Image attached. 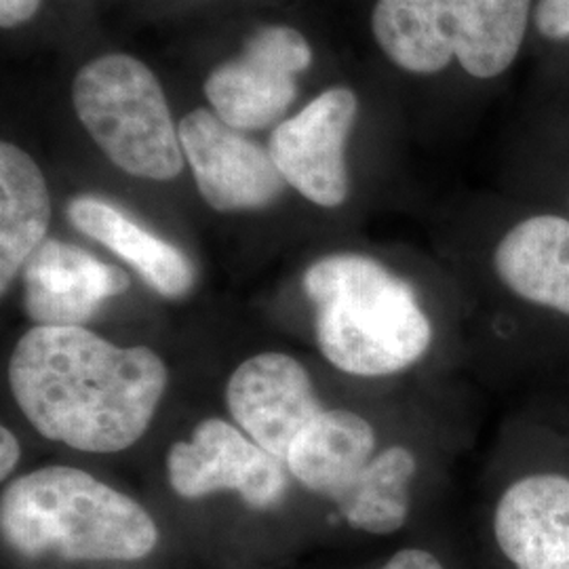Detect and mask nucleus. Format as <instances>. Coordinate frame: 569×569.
Returning a JSON list of instances; mask_svg holds the SVG:
<instances>
[{
  "mask_svg": "<svg viewBox=\"0 0 569 569\" xmlns=\"http://www.w3.org/2000/svg\"><path fill=\"white\" fill-rule=\"evenodd\" d=\"M382 569H443V566L427 550L406 549L392 555Z\"/></svg>",
  "mask_w": 569,
  "mask_h": 569,
  "instance_id": "aec40b11",
  "label": "nucleus"
},
{
  "mask_svg": "<svg viewBox=\"0 0 569 569\" xmlns=\"http://www.w3.org/2000/svg\"><path fill=\"white\" fill-rule=\"evenodd\" d=\"M538 32L550 41L569 39V0H538L533 9Z\"/></svg>",
  "mask_w": 569,
  "mask_h": 569,
  "instance_id": "a211bd4d",
  "label": "nucleus"
},
{
  "mask_svg": "<svg viewBox=\"0 0 569 569\" xmlns=\"http://www.w3.org/2000/svg\"><path fill=\"white\" fill-rule=\"evenodd\" d=\"M21 448L18 437L7 427L0 428V477L7 479L20 462Z\"/></svg>",
  "mask_w": 569,
  "mask_h": 569,
  "instance_id": "412c9836",
  "label": "nucleus"
},
{
  "mask_svg": "<svg viewBox=\"0 0 569 569\" xmlns=\"http://www.w3.org/2000/svg\"><path fill=\"white\" fill-rule=\"evenodd\" d=\"M226 403L244 435L281 462L326 411L306 367L284 352H260L237 367L226 385Z\"/></svg>",
  "mask_w": 569,
  "mask_h": 569,
  "instance_id": "9d476101",
  "label": "nucleus"
},
{
  "mask_svg": "<svg viewBox=\"0 0 569 569\" xmlns=\"http://www.w3.org/2000/svg\"><path fill=\"white\" fill-rule=\"evenodd\" d=\"M51 197L39 164L16 143H0V289L7 293L44 243Z\"/></svg>",
  "mask_w": 569,
  "mask_h": 569,
  "instance_id": "dca6fc26",
  "label": "nucleus"
},
{
  "mask_svg": "<svg viewBox=\"0 0 569 569\" xmlns=\"http://www.w3.org/2000/svg\"><path fill=\"white\" fill-rule=\"evenodd\" d=\"M68 218L82 234L131 266L159 296L180 300L190 293L194 268L182 249L146 230L117 204L98 197H77L68 204Z\"/></svg>",
  "mask_w": 569,
  "mask_h": 569,
  "instance_id": "2eb2a0df",
  "label": "nucleus"
},
{
  "mask_svg": "<svg viewBox=\"0 0 569 569\" xmlns=\"http://www.w3.org/2000/svg\"><path fill=\"white\" fill-rule=\"evenodd\" d=\"M317 342L327 361L359 378L416 366L432 345V326L413 287L359 253L321 258L305 274Z\"/></svg>",
  "mask_w": 569,
  "mask_h": 569,
  "instance_id": "f03ea898",
  "label": "nucleus"
},
{
  "mask_svg": "<svg viewBox=\"0 0 569 569\" xmlns=\"http://www.w3.org/2000/svg\"><path fill=\"white\" fill-rule=\"evenodd\" d=\"M418 472L413 451L392 446L367 465L363 475L338 505L348 526L367 533L387 536L406 526L411 493L409 486Z\"/></svg>",
  "mask_w": 569,
  "mask_h": 569,
  "instance_id": "f3484780",
  "label": "nucleus"
},
{
  "mask_svg": "<svg viewBox=\"0 0 569 569\" xmlns=\"http://www.w3.org/2000/svg\"><path fill=\"white\" fill-rule=\"evenodd\" d=\"M72 102L91 140L124 173L152 182L182 173L180 131L161 82L142 61L124 53L89 61L72 82Z\"/></svg>",
  "mask_w": 569,
  "mask_h": 569,
  "instance_id": "39448f33",
  "label": "nucleus"
},
{
  "mask_svg": "<svg viewBox=\"0 0 569 569\" xmlns=\"http://www.w3.org/2000/svg\"><path fill=\"white\" fill-rule=\"evenodd\" d=\"M4 542L23 557L138 561L159 529L150 512L81 468L44 467L11 481L0 498Z\"/></svg>",
  "mask_w": 569,
  "mask_h": 569,
  "instance_id": "7ed1b4c3",
  "label": "nucleus"
},
{
  "mask_svg": "<svg viewBox=\"0 0 569 569\" xmlns=\"http://www.w3.org/2000/svg\"><path fill=\"white\" fill-rule=\"evenodd\" d=\"M167 477L186 500L234 491L251 509L277 507L287 491L284 462L220 418H207L167 453Z\"/></svg>",
  "mask_w": 569,
  "mask_h": 569,
  "instance_id": "0eeeda50",
  "label": "nucleus"
},
{
  "mask_svg": "<svg viewBox=\"0 0 569 569\" xmlns=\"http://www.w3.org/2000/svg\"><path fill=\"white\" fill-rule=\"evenodd\" d=\"M500 281L529 305L569 317V220L533 216L512 226L496 247Z\"/></svg>",
  "mask_w": 569,
  "mask_h": 569,
  "instance_id": "4468645a",
  "label": "nucleus"
},
{
  "mask_svg": "<svg viewBox=\"0 0 569 569\" xmlns=\"http://www.w3.org/2000/svg\"><path fill=\"white\" fill-rule=\"evenodd\" d=\"M493 533L515 569H569V477L515 481L496 507Z\"/></svg>",
  "mask_w": 569,
  "mask_h": 569,
  "instance_id": "f8f14e48",
  "label": "nucleus"
},
{
  "mask_svg": "<svg viewBox=\"0 0 569 569\" xmlns=\"http://www.w3.org/2000/svg\"><path fill=\"white\" fill-rule=\"evenodd\" d=\"M183 157L194 182L216 211H253L274 203L287 188L270 150L230 127L211 110H192L180 124Z\"/></svg>",
  "mask_w": 569,
  "mask_h": 569,
  "instance_id": "1a4fd4ad",
  "label": "nucleus"
},
{
  "mask_svg": "<svg viewBox=\"0 0 569 569\" xmlns=\"http://www.w3.org/2000/svg\"><path fill=\"white\" fill-rule=\"evenodd\" d=\"M373 451L376 432L366 418L348 409H326L296 439L284 467L308 491L338 507L373 460Z\"/></svg>",
  "mask_w": 569,
  "mask_h": 569,
  "instance_id": "ddd939ff",
  "label": "nucleus"
},
{
  "mask_svg": "<svg viewBox=\"0 0 569 569\" xmlns=\"http://www.w3.org/2000/svg\"><path fill=\"white\" fill-rule=\"evenodd\" d=\"M531 0H378L371 28L388 60L411 74L458 63L475 79H496L526 41Z\"/></svg>",
  "mask_w": 569,
  "mask_h": 569,
  "instance_id": "20e7f679",
  "label": "nucleus"
},
{
  "mask_svg": "<svg viewBox=\"0 0 569 569\" xmlns=\"http://www.w3.org/2000/svg\"><path fill=\"white\" fill-rule=\"evenodd\" d=\"M42 0H0V26L9 30L32 20Z\"/></svg>",
  "mask_w": 569,
  "mask_h": 569,
  "instance_id": "6ab92c4d",
  "label": "nucleus"
},
{
  "mask_svg": "<svg viewBox=\"0 0 569 569\" xmlns=\"http://www.w3.org/2000/svg\"><path fill=\"white\" fill-rule=\"evenodd\" d=\"M359 112V100L348 87H331L281 122L270 138V157L287 186L319 207H340L350 180L346 142Z\"/></svg>",
  "mask_w": 569,
  "mask_h": 569,
  "instance_id": "6e6552de",
  "label": "nucleus"
},
{
  "mask_svg": "<svg viewBox=\"0 0 569 569\" xmlns=\"http://www.w3.org/2000/svg\"><path fill=\"white\" fill-rule=\"evenodd\" d=\"M167 382L161 355L121 348L84 327H32L9 359V387L26 420L44 439L87 453L136 446Z\"/></svg>",
  "mask_w": 569,
  "mask_h": 569,
  "instance_id": "f257e3e1",
  "label": "nucleus"
},
{
  "mask_svg": "<svg viewBox=\"0 0 569 569\" xmlns=\"http://www.w3.org/2000/svg\"><path fill=\"white\" fill-rule=\"evenodd\" d=\"M312 63L305 37L287 26L258 30L243 53L218 66L204 82L213 112L239 131L268 127L296 100V77Z\"/></svg>",
  "mask_w": 569,
  "mask_h": 569,
  "instance_id": "423d86ee",
  "label": "nucleus"
},
{
  "mask_svg": "<svg viewBox=\"0 0 569 569\" xmlns=\"http://www.w3.org/2000/svg\"><path fill=\"white\" fill-rule=\"evenodd\" d=\"M127 289L124 270L63 241H44L23 266V310L41 327H82Z\"/></svg>",
  "mask_w": 569,
  "mask_h": 569,
  "instance_id": "9b49d317",
  "label": "nucleus"
}]
</instances>
